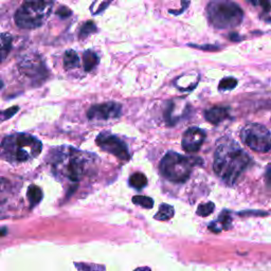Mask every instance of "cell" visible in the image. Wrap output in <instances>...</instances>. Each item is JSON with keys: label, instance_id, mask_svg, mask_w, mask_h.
<instances>
[{"label": "cell", "instance_id": "ba28073f", "mask_svg": "<svg viewBox=\"0 0 271 271\" xmlns=\"http://www.w3.org/2000/svg\"><path fill=\"white\" fill-rule=\"evenodd\" d=\"M18 70L26 78L33 81V83H38V85L44 83L49 75L45 63L42 62L40 57L34 56V54H31L21 61L18 65Z\"/></svg>", "mask_w": 271, "mask_h": 271}, {"label": "cell", "instance_id": "9a60e30c", "mask_svg": "<svg viewBox=\"0 0 271 271\" xmlns=\"http://www.w3.org/2000/svg\"><path fill=\"white\" fill-rule=\"evenodd\" d=\"M173 216H174V208H173L172 205L164 203V204L160 205L157 214L155 215V220L165 222V221L172 219Z\"/></svg>", "mask_w": 271, "mask_h": 271}, {"label": "cell", "instance_id": "8fae6325", "mask_svg": "<svg viewBox=\"0 0 271 271\" xmlns=\"http://www.w3.org/2000/svg\"><path fill=\"white\" fill-rule=\"evenodd\" d=\"M205 132L199 127H190L182 137V148L188 153H196L204 142Z\"/></svg>", "mask_w": 271, "mask_h": 271}, {"label": "cell", "instance_id": "30bf717a", "mask_svg": "<svg viewBox=\"0 0 271 271\" xmlns=\"http://www.w3.org/2000/svg\"><path fill=\"white\" fill-rule=\"evenodd\" d=\"M122 106L116 102H107L91 106L88 112L87 117L90 121H111L121 116Z\"/></svg>", "mask_w": 271, "mask_h": 271}, {"label": "cell", "instance_id": "9c48e42d", "mask_svg": "<svg viewBox=\"0 0 271 271\" xmlns=\"http://www.w3.org/2000/svg\"><path fill=\"white\" fill-rule=\"evenodd\" d=\"M95 142L102 150L118 157L119 159L129 160V158H131L127 145L120 138L111 133L105 132L100 134L96 137Z\"/></svg>", "mask_w": 271, "mask_h": 271}, {"label": "cell", "instance_id": "6da1fadb", "mask_svg": "<svg viewBox=\"0 0 271 271\" xmlns=\"http://www.w3.org/2000/svg\"><path fill=\"white\" fill-rule=\"evenodd\" d=\"M251 158L234 140L223 138L219 141L214 155L213 169L228 186H233L249 167Z\"/></svg>", "mask_w": 271, "mask_h": 271}, {"label": "cell", "instance_id": "d6a6232c", "mask_svg": "<svg viewBox=\"0 0 271 271\" xmlns=\"http://www.w3.org/2000/svg\"><path fill=\"white\" fill-rule=\"evenodd\" d=\"M261 2H270V0H261Z\"/></svg>", "mask_w": 271, "mask_h": 271}, {"label": "cell", "instance_id": "7c38bea8", "mask_svg": "<svg viewBox=\"0 0 271 271\" xmlns=\"http://www.w3.org/2000/svg\"><path fill=\"white\" fill-rule=\"evenodd\" d=\"M229 108L224 106H215L204 112V118L208 122L216 125L229 118Z\"/></svg>", "mask_w": 271, "mask_h": 271}, {"label": "cell", "instance_id": "2e32d148", "mask_svg": "<svg viewBox=\"0 0 271 271\" xmlns=\"http://www.w3.org/2000/svg\"><path fill=\"white\" fill-rule=\"evenodd\" d=\"M27 194H28V199L30 200L32 207L39 203L40 200L42 199V191L37 186H30Z\"/></svg>", "mask_w": 271, "mask_h": 271}, {"label": "cell", "instance_id": "603a6c76", "mask_svg": "<svg viewBox=\"0 0 271 271\" xmlns=\"http://www.w3.org/2000/svg\"><path fill=\"white\" fill-rule=\"evenodd\" d=\"M75 267L79 271H104L105 267L97 264H88V263H75Z\"/></svg>", "mask_w": 271, "mask_h": 271}, {"label": "cell", "instance_id": "f546056e", "mask_svg": "<svg viewBox=\"0 0 271 271\" xmlns=\"http://www.w3.org/2000/svg\"><path fill=\"white\" fill-rule=\"evenodd\" d=\"M266 178H267L268 182L271 183V166L267 169V172H266Z\"/></svg>", "mask_w": 271, "mask_h": 271}, {"label": "cell", "instance_id": "3957f363", "mask_svg": "<svg viewBox=\"0 0 271 271\" xmlns=\"http://www.w3.org/2000/svg\"><path fill=\"white\" fill-rule=\"evenodd\" d=\"M40 141L29 134H14L2 142V156L11 164H20L36 158L41 151Z\"/></svg>", "mask_w": 271, "mask_h": 271}, {"label": "cell", "instance_id": "83f0119b", "mask_svg": "<svg viewBox=\"0 0 271 271\" xmlns=\"http://www.w3.org/2000/svg\"><path fill=\"white\" fill-rule=\"evenodd\" d=\"M194 47L195 48H198V49H202V50H210V51L218 50L216 46H194Z\"/></svg>", "mask_w": 271, "mask_h": 271}, {"label": "cell", "instance_id": "484cf974", "mask_svg": "<svg viewBox=\"0 0 271 271\" xmlns=\"http://www.w3.org/2000/svg\"><path fill=\"white\" fill-rule=\"evenodd\" d=\"M71 14H72L71 10L68 9L67 7H61V8L57 11V15L60 16L62 19H65V18L69 17Z\"/></svg>", "mask_w": 271, "mask_h": 271}, {"label": "cell", "instance_id": "4dcf8cb0", "mask_svg": "<svg viewBox=\"0 0 271 271\" xmlns=\"http://www.w3.org/2000/svg\"><path fill=\"white\" fill-rule=\"evenodd\" d=\"M135 271H151V270L147 267H141V268H137Z\"/></svg>", "mask_w": 271, "mask_h": 271}, {"label": "cell", "instance_id": "4316f807", "mask_svg": "<svg viewBox=\"0 0 271 271\" xmlns=\"http://www.w3.org/2000/svg\"><path fill=\"white\" fill-rule=\"evenodd\" d=\"M261 5L264 8L265 12H270V11H271V4H270V2H261Z\"/></svg>", "mask_w": 271, "mask_h": 271}, {"label": "cell", "instance_id": "d6986e66", "mask_svg": "<svg viewBox=\"0 0 271 271\" xmlns=\"http://www.w3.org/2000/svg\"><path fill=\"white\" fill-rule=\"evenodd\" d=\"M113 0H93V3L90 7V11L92 15H97L111 5Z\"/></svg>", "mask_w": 271, "mask_h": 271}, {"label": "cell", "instance_id": "cb8c5ba5", "mask_svg": "<svg viewBox=\"0 0 271 271\" xmlns=\"http://www.w3.org/2000/svg\"><path fill=\"white\" fill-rule=\"evenodd\" d=\"M214 203L213 202H207V203H202L200 204L198 209H197V214L199 216H202V218H205V216H209L213 210H214Z\"/></svg>", "mask_w": 271, "mask_h": 271}, {"label": "cell", "instance_id": "ac0fdd59", "mask_svg": "<svg viewBox=\"0 0 271 271\" xmlns=\"http://www.w3.org/2000/svg\"><path fill=\"white\" fill-rule=\"evenodd\" d=\"M12 41H13V38L10 34H8V33L2 34V51H0V53H2V61L3 62L8 57V54L11 51V49H12Z\"/></svg>", "mask_w": 271, "mask_h": 271}, {"label": "cell", "instance_id": "f1b7e54d", "mask_svg": "<svg viewBox=\"0 0 271 271\" xmlns=\"http://www.w3.org/2000/svg\"><path fill=\"white\" fill-rule=\"evenodd\" d=\"M229 37H230V39L233 40V41H238V40H241V36L238 35V34H236V33H231V34L229 35Z\"/></svg>", "mask_w": 271, "mask_h": 271}, {"label": "cell", "instance_id": "5b68a950", "mask_svg": "<svg viewBox=\"0 0 271 271\" xmlns=\"http://www.w3.org/2000/svg\"><path fill=\"white\" fill-rule=\"evenodd\" d=\"M210 23L218 29L235 28L242 23L244 12L231 0H212L207 7Z\"/></svg>", "mask_w": 271, "mask_h": 271}, {"label": "cell", "instance_id": "5bb4252c", "mask_svg": "<svg viewBox=\"0 0 271 271\" xmlns=\"http://www.w3.org/2000/svg\"><path fill=\"white\" fill-rule=\"evenodd\" d=\"M80 59L78 53L73 50H68L64 56V68L66 70H71L79 67Z\"/></svg>", "mask_w": 271, "mask_h": 271}, {"label": "cell", "instance_id": "d4e9b609", "mask_svg": "<svg viewBox=\"0 0 271 271\" xmlns=\"http://www.w3.org/2000/svg\"><path fill=\"white\" fill-rule=\"evenodd\" d=\"M18 111H19L18 106H14V107L9 108V110H7L6 112H4L2 114V121H6V120H8L9 118H12Z\"/></svg>", "mask_w": 271, "mask_h": 271}, {"label": "cell", "instance_id": "277c9868", "mask_svg": "<svg viewBox=\"0 0 271 271\" xmlns=\"http://www.w3.org/2000/svg\"><path fill=\"white\" fill-rule=\"evenodd\" d=\"M53 9V0H27L15 13V23L20 29H36L49 18Z\"/></svg>", "mask_w": 271, "mask_h": 271}, {"label": "cell", "instance_id": "ffe728a7", "mask_svg": "<svg viewBox=\"0 0 271 271\" xmlns=\"http://www.w3.org/2000/svg\"><path fill=\"white\" fill-rule=\"evenodd\" d=\"M94 32H96V26H95V24L92 23L91 20H88L87 23L84 24L83 27L81 28L80 33H79V37L81 39L87 38L90 34L94 33Z\"/></svg>", "mask_w": 271, "mask_h": 271}, {"label": "cell", "instance_id": "1f68e13d", "mask_svg": "<svg viewBox=\"0 0 271 271\" xmlns=\"http://www.w3.org/2000/svg\"><path fill=\"white\" fill-rule=\"evenodd\" d=\"M248 2H249V3H251L253 6H256V4H257L256 0H248Z\"/></svg>", "mask_w": 271, "mask_h": 271}, {"label": "cell", "instance_id": "e0dca14e", "mask_svg": "<svg viewBox=\"0 0 271 271\" xmlns=\"http://www.w3.org/2000/svg\"><path fill=\"white\" fill-rule=\"evenodd\" d=\"M147 184L146 177L142 174V173H135L129 178V186L134 189H142Z\"/></svg>", "mask_w": 271, "mask_h": 271}, {"label": "cell", "instance_id": "4fadbf2b", "mask_svg": "<svg viewBox=\"0 0 271 271\" xmlns=\"http://www.w3.org/2000/svg\"><path fill=\"white\" fill-rule=\"evenodd\" d=\"M83 61H84V69L86 72L91 71L93 68H95L97 66V64L100 62L99 57H97V54L92 51V50H87L85 51L84 57H83Z\"/></svg>", "mask_w": 271, "mask_h": 271}, {"label": "cell", "instance_id": "7a4b0ae2", "mask_svg": "<svg viewBox=\"0 0 271 271\" xmlns=\"http://www.w3.org/2000/svg\"><path fill=\"white\" fill-rule=\"evenodd\" d=\"M94 156L71 146H61L50 154V164L54 174L72 182L80 181Z\"/></svg>", "mask_w": 271, "mask_h": 271}, {"label": "cell", "instance_id": "44dd1931", "mask_svg": "<svg viewBox=\"0 0 271 271\" xmlns=\"http://www.w3.org/2000/svg\"><path fill=\"white\" fill-rule=\"evenodd\" d=\"M133 202L145 209H151L154 207V200L147 196H135L133 198Z\"/></svg>", "mask_w": 271, "mask_h": 271}, {"label": "cell", "instance_id": "52a82bcc", "mask_svg": "<svg viewBox=\"0 0 271 271\" xmlns=\"http://www.w3.org/2000/svg\"><path fill=\"white\" fill-rule=\"evenodd\" d=\"M243 142L258 153H267L271 150V133L257 123L246 125L241 133Z\"/></svg>", "mask_w": 271, "mask_h": 271}, {"label": "cell", "instance_id": "8992f818", "mask_svg": "<svg viewBox=\"0 0 271 271\" xmlns=\"http://www.w3.org/2000/svg\"><path fill=\"white\" fill-rule=\"evenodd\" d=\"M196 160L198 159L188 158L175 151H169L160 162V172L162 176L172 182H186L190 178L194 166L197 165Z\"/></svg>", "mask_w": 271, "mask_h": 271}, {"label": "cell", "instance_id": "7402d4cb", "mask_svg": "<svg viewBox=\"0 0 271 271\" xmlns=\"http://www.w3.org/2000/svg\"><path fill=\"white\" fill-rule=\"evenodd\" d=\"M237 86V81L234 78H225L221 81L219 88L220 90L226 91V90H232Z\"/></svg>", "mask_w": 271, "mask_h": 271}]
</instances>
